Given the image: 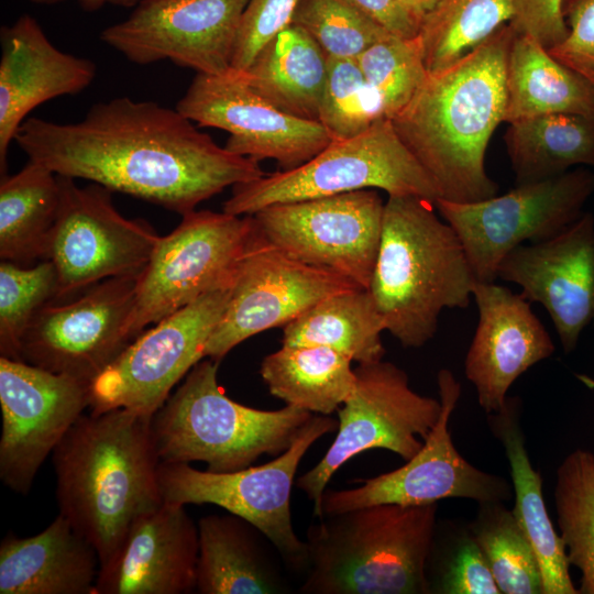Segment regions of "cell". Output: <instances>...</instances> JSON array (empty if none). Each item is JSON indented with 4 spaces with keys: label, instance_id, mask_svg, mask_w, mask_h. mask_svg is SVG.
I'll return each instance as SVG.
<instances>
[{
    "label": "cell",
    "instance_id": "obj_1",
    "mask_svg": "<svg viewBox=\"0 0 594 594\" xmlns=\"http://www.w3.org/2000/svg\"><path fill=\"white\" fill-rule=\"evenodd\" d=\"M14 142L56 175L81 178L182 216L227 187L266 173L218 145L177 109L118 97L81 121L28 118Z\"/></svg>",
    "mask_w": 594,
    "mask_h": 594
},
{
    "label": "cell",
    "instance_id": "obj_2",
    "mask_svg": "<svg viewBox=\"0 0 594 594\" xmlns=\"http://www.w3.org/2000/svg\"><path fill=\"white\" fill-rule=\"evenodd\" d=\"M515 33L505 24L449 67L428 73L391 119L442 199L475 202L497 195L485 154L505 117L506 63Z\"/></svg>",
    "mask_w": 594,
    "mask_h": 594
},
{
    "label": "cell",
    "instance_id": "obj_3",
    "mask_svg": "<svg viewBox=\"0 0 594 594\" xmlns=\"http://www.w3.org/2000/svg\"><path fill=\"white\" fill-rule=\"evenodd\" d=\"M151 420L123 408L82 414L52 453L59 514L96 548L100 566L164 502Z\"/></svg>",
    "mask_w": 594,
    "mask_h": 594
},
{
    "label": "cell",
    "instance_id": "obj_4",
    "mask_svg": "<svg viewBox=\"0 0 594 594\" xmlns=\"http://www.w3.org/2000/svg\"><path fill=\"white\" fill-rule=\"evenodd\" d=\"M418 196H388L369 287L386 331L405 348L436 334L446 308H466L475 278L452 227Z\"/></svg>",
    "mask_w": 594,
    "mask_h": 594
},
{
    "label": "cell",
    "instance_id": "obj_5",
    "mask_svg": "<svg viewBox=\"0 0 594 594\" xmlns=\"http://www.w3.org/2000/svg\"><path fill=\"white\" fill-rule=\"evenodd\" d=\"M438 503L324 515L307 530L299 593L427 594Z\"/></svg>",
    "mask_w": 594,
    "mask_h": 594
},
{
    "label": "cell",
    "instance_id": "obj_6",
    "mask_svg": "<svg viewBox=\"0 0 594 594\" xmlns=\"http://www.w3.org/2000/svg\"><path fill=\"white\" fill-rule=\"evenodd\" d=\"M218 366L212 359L198 362L152 416L161 462L200 461L218 473L245 469L286 451L314 416L289 405L263 410L232 400L218 383Z\"/></svg>",
    "mask_w": 594,
    "mask_h": 594
},
{
    "label": "cell",
    "instance_id": "obj_7",
    "mask_svg": "<svg viewBox=\"0 0 594 594\" xmlns=\"http://www.w3.org/2000/svg\"><path fill=\"white\" fill-rule=\"evenodd\" d=\"M361 189L388 196H418L433 204L437 186L399 139L392 121L380 118L364 132L332 141L305 164L232 187L223 211L235 216L284 202Z\"/></svg>",
    "mask_w": 594,
    "mask_h": 594
},
{
    "label": "cell",
    "instance_id": "obj_8",
    "mask_svg": "<svg viewBox=\"0 0 594 594\" xmlns=\"http://www.w3.org/2000/svg\"><path fill=\"white\" fill-rule=\"evenodd\" d=\"M254 229L252 215L190 211L161 237L140 274L128 334L144 329L199 297L232 288Z\"/></svg>",
    "mask_w": 594,
    "mask_h": 594
},
{
    "label": "cell",
    "instance_id": "obj_9",
    "mask_svg": "<svg viewBox=\"0 0 594 594\" xmlns=\"http://www.w3.org/2000/svg\"><path fill=\"white\" fill-rule=\"evenodd\" d=\"M337 429L336 419L314 415L286 451L265 464L232 472L160 462L157 477L162 497L183 505L213 504L246 519L265 535L289 568L304 572L306 542L297 536L292 522V488L298 465L309 448Z\"/></svg>",
    "mask_w": 594,
    "mask_h": 594
},
{
    "label": "cell",
    "instance_id": "obj_10",
    "mask_svg": "<svg viewBox=\"0 0 594 594\" xmlns=\"http://www.w3.org/2000/svg\"><path fill=\"white\" fill-rule=\"evenodd\" d=\"M355 386L337 410V436L321 460L295 484L321 517V497L334 473L355 455L372 449L396 453L405 461L422 447L437 425L440 399L420 395L409 386L408 375L384 360L358 364Z\"/></svg>",
    "mask_w": 594,
    "mask_h": 594
},
{
    "label": "cell",
    "instance_id": "obj_11",
    "mask_svg": "<svg viewBox=\"0 0 594 594\" xmlns=\"http://www.w3.org/2000/svg\"><path fill=\"white\" fill-rule=\"evenodd\" d=\"M593 193L594 172L580 166L485 200L438 198L435 206L459 237L475 280L491 283L512 250L563 231L584 213Z\"/></svg>",
    "mask_w": 594,
    "mask_h": 594
},
{
    "label": "cell",
    "instance_id": "obj_12",
    "mask_svg": "<svg viewBox=\"0 0 594 594\" xmlns=\"http://www.w3.org/2000/svg\"><path fill=\"white\" fill-rule=\"evenodd\" d=\"M57 179L59 206L44 255L57 277L53 301L108 278L141 274L161 238L154 228L123 217L108 188L96 183L79 187L62 175Z\"/></svg>",
    "mask_w": 594,
    "mask_h": 594
},
{
    "label": "cell",
    "instance_id": "obj_13",
    "mask_svg": "<svg viewBox=\"0 0 594 594\" xmlns=\"http://www.w3.org/2000/svg\"><path fill=\"white\" fill-rule=\"evenodd\" d=\"M232 288L210 292L141 332L89 385L94 413L123 408L152 417L205 356Z\"/></svg>",
    "mask_w": 594,
    "mask_h": 594
},
{
    "label": "cell",
    "instance_id": "obj_14",
    "mask_svg": "<svg viewBox=\"0 0 594 594\" xmlns=\"http://www.w3.org/2000/svg\"><path fill=\"white\" fill-rule=\"evenodd\" d=\"M384 205L376 189H361L276 204L252 216L263 237L286 255L369 289Z\"/></svg>",
    "mask_w": 594,
    "mask_h": 594
},
{
    "label": "cell",
    "instance_id": "obj_15",
    "mask_svg": "<svg viewBox=\"0 0 594 594\" xmlns=\"http://www.w3.org/2000/svg\"><path fill=\"white\" fill-rule=\"evenodd\" d=\"M437 383L442 410L421 449L403 466L363 480L358 487L326 488L321 517L377 504L426 505L450 497L483 504L504 503L512 497L513 485L504 477L477 469L458 452L449 421L461 395V384L447 369L438 372Z\"/></svg>",
    "mask_w": 594,
    "mask_h": 594
},
{
    "label": "cell",
    "instance_id": "obj_16",
    "mask_svg": "<svg viewBox=\"0 0 594 594\" xmlns=\"http://www.w3.org/2000/svg\"><path fill=\"white\" fill-rule=\"evenodd\" d=\"M139 275L101 280L33 318L20 361L91 382L132 342L128 334Z\"/></svg>",
    "mask_w": 594,
    "mask_h": 594
},
{
    "label": "cell",
    "instance_id": "obj_17",
    "mask_svg": "<svg viewBox=\"0 0 594 594\" xmlns=\"http://www.w3.org/2000/svg\"><path fill=\"white\" fill-rule=\"evenodd\" d=\"M354 288L361 287L286 255L254 222L230 300L207 342L205 356L220 362L246 339L284 327L319 301Z\"/></svg>",
    "mask_w": 594,
    "mask_h": 594
},
{
    "label": "cell",
    "instance_id": "obj_18",
    "mask_svg": "<svg viewBox=\"0 0 594 594\" xmlns=\"http://www.w3.org/2000/svg\"><path fill=\"white\" fill-rule=\"evenodd\" d=\"M249 0H142L130 16L100 33L128 61H170L197 74L226 77Z\"/></svg>",
    "mask_w": 594,
    "mask_h": 594
},
{
    "label": "cell",
    "instance_id": "obj_19",
    "mask_svg": "<svg viewBox=\"0 0 594 594\" xmlns=\"http://www.w3.org/2000/svg\"><path fill=\"white\" fill-rule=\"evenodd\" d=\"M89 382L0 358V479L25 495L45 459L90 405Z\"/></svg>",
    "mask_w": 594,
    "mask_h": 594
},
{
    "label": "cell",
    "instance_id": "obj_20",
    "mask_svg": "<svg viewBox=\"0 0 594 594\" xmlns=\"http://www.w3.org/2000/svg\"><path fill=\"white\" fill-rule=\"evenodd\" d=\"M176 109L199 127L229 132L228 151L256 162L274 160L279 170L305 164L332 142L321 123L277 109L235 72L197 74Z\"/></svg>",
    "mask_w": 594,
    "mask_h": 594
},
{
    "label": "cell",
    "instance_id": "obj_21",
    "mask_svg": "<svg viewBox=\"0 0 594 594\" xmlns=\"http://www.w3.org/2000/svg\"><path fill=\"white\" fill-rule=\"evenodd\" d=\"M514 283L549 314L564 353L594 322V216L584 213L549 239L521 244L501 262L497 279Z\"/></svg>",
    "mask_w": 594,
    "mask_h": 594
},
{
    "label": "cell",
    "instance_id": "obj_22",
    "mask_svg": "<svg viewBox=\"0 0 594 594\" xmlns=\"http://www.w3.org/2000/svg\"><path fill=\"white\" fill-rule=\"evenodd\" d=\"M479 323L464 360V374L476 389L486 415L506 402L513 383L550 358L556 346L520 294L495 282H475Z\"/></svg>",
    "mask_w": 594,
    "mask_h": 594
},
{
    "label": "cell",
    "instance_id": "obj_23",
    "mask_svg": "<svg viewBox=\"0 0 594 594\" xmlns=\"http://www.w3.org/2000/svg\"><path fill=\"white\" fill-rule=\"evenodd\" d=\"M185 506L164 501L140 516L100 566L95 594L196 592L198 526Z\"/></svg>",
    "mask_w": 594,
    "mask_h": 594
},
{
    "label": "cell",
    "instance_id": "obj_24",
    "mask_svg": "<svg viewBox=\"0 0 594 594\" xmlns=\"http://www.w3.org/2000/svg\"><path fill=\"white\" fill-rule=\"evenodd\" d=\"M0 44V172L6 176L9 146L26 116L51 99L85 90L97 67L57 48L29 14L1 28Z\"/></svg>",
    "mask_w": 594,
    "mask_h": 594
},
{
    "label": "cell",
    "instance_id": "obj_25",
    "mask_svg": "<svg viewBox=\"0 0 594 594\" xmlns=\"http://www.w3.org/2000/svg\"><path fill=\"white\" fill-rule=\"evenodd\" d=\"M96 548L61 514L40 534L0 543V594H95Z\"/></svg>",
    "mask_w": 594,
    "mask_h": 594
},
{
    "label": "cell",
    "instance_id": "obj_26",
    "mask_svg": "<svg viewBox=\"0 0 594 594\" xmlns=\"http://www.w3.org/2000/svg\"><path fill=\"white\" fill-rule=\"evenodd\" d=\"M199 594H280L288 582L265 535L246 519L208 515L198 520Z\"/></svg>",
    "mask_w": 594,
    "mask_h": 594
},
{
    "label": "cell",
    "instance_id": "obj_27",
    "mask_svg": "<svg viewBox=\"0 0 594 594\" xmlns=\"http://www.w3.org/2000/svg\"><path fill=\"white\" fill-rule=\"evenodd\" d=\"M521 399L508 396L487 414L491 433L503 446L510 470L515 505L513 514L531 542L542 574V594H579L570 576L566 551L549 517L542 495L541 474L534 469L521 428Z\"/></svg>",
    "mask_w": 594,
    "mask_h": 594
},
{
    "label": "cell",
    "instance_id": "obj_28",
    "mask_svg": "<svg viewBox=\"0 0 594 594\" xmlns=\"http://www.w3.org/2000/svg\"><path fill=\"white\" fill-rule=\"evenodd\" d=\"M327 62L316 41L292 23L238 74L254 92L283 112L318 121Z\"/></svg>",
    "mask_w": 594,
    "mask_h": 594
},
{
    "label": "cell",
    "instance_id": "obj_29",
    "mask_svg": "<svg viewBox=\"0 0 594 594\" xmlns=\"http://www.w3.org/2000/svg\"><path fill=\"white\" fill-rule=\"evenodd\" d=\"M551 113L594 114V88L534 37L515 33L506 63L504 121Z\"/></svg>",
    "mask_w": 594,
    "mask_h": 594
},
{
    "label": "cell",
    "instance_id": "obj_30",
    "mask_svg": "<svg viewBox=\"0 0 594 594\" xmlns=\"http://www.w3.org/2000/svg\"><path fill=\"white\" fill-rule=\"evenodd\" d=\"M352 361L322 345H282L261 362L268 392L286 405L316 415L337 411L355 386Z\"/></svg>",
    "mask_w": 594,
    "mask_h": 594
},
{
    "label": "cell",
    "instance_id": "obj_31",
    "mask_svg": "<svg viewBox=\"0 0 594 594\" xmlns=\"http://www.w3.org/2000/svg\"><path fill=\"white\" fill-rule=\"evenodd\" d=\"M508 124L504 141L517 185L594 168V114L551 113Z\"/></svg>",
    "mask_w": 594,
    "mask_h": 594
},
{
    "label": "cell",
    "instance_id": "obj_32",
    "mask_svg": "<svg viewBox=\"0 0 594 594\" xmlns=\"http://www.w3.org/2000/svg\"><path fill=\"white\" fill-rule=\"evenodd\" d=\"M386 330L369 289L334 294L283 327L282 345H322L358 364L383 360Z\"/></svg>",
    "mask_w": 594,
    "mask_h": 594
},
{
    "label": "cell",
    "instance_id": "obj_33",
    "mask_svg": "<svg viewBox=\"0 0 594 594\" xmlns=\"http://www.w3.org/2000/svg\"><path fill=\"white\" fill-rule=\"evenodd\" d=\"M59 206L57 175L29 160L0 184V257L21 266L43 261Z\"/></svg>",
    "mask_w": 594,
    "mask_h": 594
},
{
    "label": "cell",
    "instance_id": "obj_34",
    "mask_svg": "<svg viewBox=\"0 0 594 594\" xmlns=\"http://www.w3.org/2000/svg\"><path fill=\"white\" fill-rule=\"evenodd\" d=\"M513 15L514 0H438L417 35L427 72L449 67Z\"/></svg>",
    "mask_w": 594,
    "mask_h": 594
},
{
    "label": "cell",
    "instance_id": "obj_35",
    "mask_svg": "<svg viewBox=\"0 0 594 594\" xmlns=\"http://www.w3.org/2000/svg\"><path fill=\"white\" fill-rule=\"evenodd\" d=\"M560 538L581 572L580 594H594V453L576 449L557 470L553 491Z\"/></svg>",
    "mask_w": 594,
    "mask_h": 594
},
{
    "label": "cell",
    "instance_id": "obj_36",
    "mask_svg": "<svg viewBox=\"0 0 594 594\" xmlns=\"http://www.w3.org/2000/svg\"><path fill=\"white\" fill-rule=\"evenodd\" d=\"M469 528L502 594H542L535 549L503 502L479 504Z\"/></svg>",
    "mask_w": 594,
    "mask_h": 594
},
{
    "label": "cell",
    "instance_id": "obj_37",
    "mask_svg": "<svg viewBox=\"0 0 594 594\" xmlns=\"http://www.w3.org/2000/svg\"><path fill=\"white\" fill-rule=\"evenodd\" d=\"M356 62L383 117L389 120L410 101L428 74L418 36L391 34L365 50Z\"/></svg>",
    "mask_w": 594,
    "mask_h": 594
},
{
    "label": "cell",
    "instance_id": "obj_38",
    "mask_svg": "<svg viewBox=\"0 0 594 594\" xmlns=\"http://www.w3.org/2000/svg\"><path fill=\"white\" fill-rule=\"evenodd\" d=\"M57 277L50 261L33 266L0 263V353L20 360L22 337L35 315L56 296Z\"/></svg>",
    "mask_w": 594,
    "mask_h": 594
},
{
    "label": "cell",
    "instance_id": "obj_39",
    "mask_svg": "<svg viewBox=\"0 0 594 594\" xmlns=\"http://www.w3.org/2000/svg\"><path fill=\"white\" fill-rule=\"evenodd\" d=\"M441 528L427 560L428 593L502 594L469 526Z\"/></svg>",
    "mask_w": 594,
    "mask_h": 594
},
{
    "label": "cell",
    "instance_id": "obj_40",
    "mask_svg": "<svg viewBox=\"0 0 594 594\" xmlns=\"http://www.w3.org/2000/svg\"><path fill=\"white\" fill-rule=\"evenodd\" d=\"M293 24L306 31L330 58L356 59L392 34L348 0H299Z\"/></svg>",
    "mask_w": 594,
    "mask_h": 594
},
{
    "label": "cell",
    "instance_id": "obj_41",
    "mask_svg": "<svg viewBox=\"0 0 594 594\" xmlns=\"http://www.w3.org/2000/svg\"><path fill=\"white\" fill-rule=\"evenodd\" d=\"M384 118L356 59L330 58L318 122L332 141L353 138Z\"/></svg>",
    "mask_w": 594,
    "mask_h": 594
},
{
    "label": "cell",
    "instance_id": "obj_42",
    "mask_svg": "<svg viewBox=\"0 0 594 594\" xmlns=\"http://www.w3.org/2000/svg\"><path fill=\"white\" fill-rule=\"evenodd\" d=\"M299 0H249L240 19L232 70L244 72L261 50L293 23Z\"/></svg>",
    "mask_w": 594,
    "mask_h": 594
},
{
    "label": "cell",
    "instance_id": "obj_43",
    "mask_svg": "<svg viewBox=\"0 0 594 594\" xmlns=\"http://www.w3.org/2000/svg\"><path fill=\"white\" fill-rule=\"evenodd\" d=\"M563 13L569 33L548 51L594 88V0H566Z\"/></svg>",
    "mask_w": 594,
    "mask_h": 594
},
{
    "label": "cell",
    "instance_id": "obj_44",
    "mask_svg": "<svg viewBox=\"0 0 594 594\" xmlns=\"http://www.w3.org/2000/svg\"><path fill=\"white\" fill-rule=\"evenodd\" d=\"M564 1L514 0V15L509 24L516 33L530 35L549 50L569 33L563 13Z\"/></svg>",
    "mask_w": 594,
    "mask_h": 594
},
{
    "label": "cell",
    "instance_id": "obj_45",
    "mask_svg": "<svg viewBox=\"0 0 594 594\" xmlns=\"http://www.w3.org/2000/svg\"><path fill=\"white\" fill-rule=\"evenodd\" d=\"M348 1L396 36L413 38L418 35L419 25L404 11L396 0Z\"/></svg>",
    "mask_w": 594,
    "mask_h": 594
},
{
    "label": "cell",
    "instance_id": "obj_46",
    "mask_svg": "<svg viewBox=\"0 0 594 594\" xmlns=\"http://www.w3.org/2000/svg\"><path fill=\"white\" fill-rule=\"evenodd\" d=\"M404 11L419 25L438 0H396Z\"/></svg>",
    "mask_w": 594,
    "mask_h": 594
},
{
    "label": "cell",
    "instance_id": "obj_47",
    "mask_svg": "<svg viewBox=\"0 0 594 594\" xmlns=\"http://www.w3.org/2000/svg\"><path fill=\"white\" fill-rule=\"evenodd\" d=\"M142 0H79L80 7L87 12H95L106 4L132 7Z\"/></svg>",
    "mask_w": 594,
    "mask_h": 594
},
{
    "label": "cell",
    "instance_id": "obj_48",
    "mask_svg": "<svg viewBox=\"0 0 594 594\" xmlns=\"http://www.w3.org/2000/svg\"><path fill=\"white\" fill-rule=\"evenodd\" d=\"M576 378L587 388L594 389V378L584 374H576Z\"/></svg>",
    "mask_w": 594,
    "mask_h": 594
},
{
    "label": "cell",
    "instance_id": "obj_49",
    "mask_svg": "<svg viewBox=\"0 0 594 594\" xmlns=\"http://www.w3.org/2000/svg\"><path fill=\"white\" fill-rule=\"evenodd\" d=\"M30 2L34 4H41V6H54L69 0H29Z\"/></svg>",
    "mask_w": 594,
    "mask_h": 594
}]
</instances>
